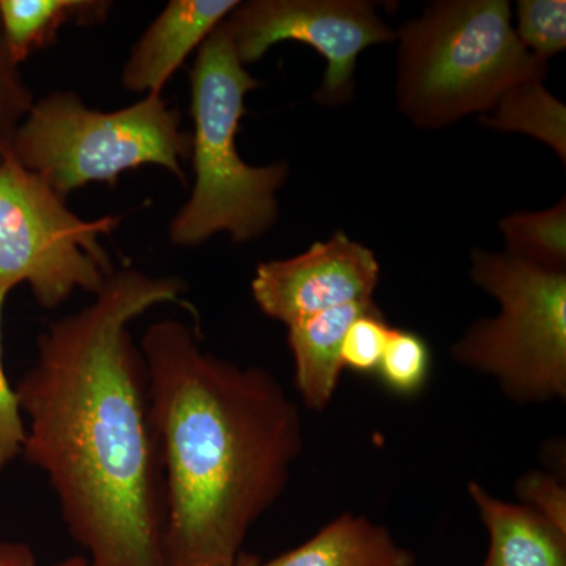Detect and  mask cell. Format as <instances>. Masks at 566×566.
Listing matches in <instances>:
<instances>
[{
    "mask_svg": "<svg viewBox=\"0 0 566 566\" xmlns=\"http://www.w3.org/2000/svg\"><path fill=\"white\" fill-rule=\"evenodd\" d=\"M189 81L193 182L170 222V243L197 248L218 233H229L234 243L259 240L277 222V192L290 167L285 161L251 166L238 153L245 96L260 82L238 59L223 24L197 51Z\"/></svg>",
    "mask_w": 566,
    "mask_h": 566,
    "instance_id": "4",
    "label": "cell"
},
{
    "mask_svg": "<svg viewBox=\"0 0 566 566\" xmlns=\"http://www.w3.org/2000/svg\"><path fill=\"white\" fill-rule=\"evenodd\" d=\"M222 24L244 66L282 41L314 48L327 62L315 99L327 107L352 102L357 59L367 48L397 40L365 0H252L240 2Z\"/></svg>",
    "mask_w": 566,
    "mask_h": 566,
    "instance_id": "8",
    "label": "cell"
},
{
    "mask_svg": "<svg viewBox=\"0 0 566 566\" xmlns=\"http://www.w3.org/2000/svg\"><path fill=\"white\" fill-rule=\"evenodd\" d=\"M471 279L501 308L469 326L452 346L455 363L491 376L515 403L564 401L566 271L543 270L510 253L476 248Z\"/></svg>",
    "mask_w": 566,
    "mask_h": 566,
    "instance_id": "6",
    "label": "cell"
},
{
    "mask_svg": "<svg viewBox=\"0 0 566 566\" xmlns=\"http://www.w3.org/2000/svg\"><path fill=\"white\" fill-rule=\"evenodd\" d=\"M0 566H36L31 547L24 543H0ZM55 566H91L85 557H71Z\"/></svg>",
    "mask_w": 566,
    "mask_h": 566,
    "instance_id": "23",
    "label": "cell"
},
{
    "mask_svg": "<svg viewBox=\"0 0 566 566\" xmlns=\"http://www.w3.org/2000/svg\"><path fill=\"white\" fill-rule=\"evenodd\" d=\"M468 493L490 535L483 566H566V534L545 517L495 497L475 480Z\"/></svg>",
    "mask_w": 566,
    "mask_h": 566,
    "instance_id": "11",
    "label": "cell"
},
{
    "mask_svg": "<svg viewBox=\"0 0 566 566\" xmlns=\"http://www.w3.org/2000/svg\"><path fill=\"white\" fill-rule=\"evenodd\" d=\"M182 282L114 271L92 304L52 322L17 389L22 455L46 474L91 566H166V482L147 367L129 324L180 303Z\"/></svg>",
    "mask_w": 566,
    "mask_h": 566,
    "instance_id": "1",
    "label": "cell"
},
{
    "mask_svg": "<svg viewBox=\"0 0 566 566\" xmlns=\"http://www.w3.org/2000/svg\"><path fill=\"white\" fill-rule=\"evenodd\" d=\"M112 6L107 0H0V33L21 65L55 44L66 25L103 24Z\"/></svg>",
    "mask_w": 566,
    "mask_h": 566,
    "instance_id": "14",
    "label": "cell"
},
{
    "mask_svg": "<svg viewBox=\"0 0 566 566\" xmlns=\"http://www.w3.org/2000/svg\"><path fill=\"white\" fill-rule=\"evenodd\" d=\"M191 133L163 95L123 109H92L77 93L52 92L33 103L11 156L62 197L88 185L115 186L123 174L158 166L186 186Z\"/></svg>",
    "mask_w": 566,
    "mask_h": 566,
    "instance_id": "5",
    "label": "cell"
},
{
    "mask_svg": "<svg viewBox=\"0 0 566 566\" xmlns=\"http://www.w3.org/2000/svg\"><path fill=\"white\" fill-rule=\"evenodd\" d=\"M375 307V301L345 305L289 326L294 385L312 411L322 412L333 401L344 371L342 345L349 324Z\"/></svg>",
    "mask_w": 566,
    "mask_h": 566,
    "instance_id": "12",
    "label": "cell"
},
{
    "mask_svg": "<svg viewBox=\"0 0 566 566\" xmlns=\"http://www.w3.org/2000/svg\"><path fill=\"white\" fill-rule=\"evenodd\" d=\"M20 66L0 33V161L11 155L14 134L35 103Z\"/></svg>",
    "mask_w": 566,
    "mask_h": 566,
    "instance_id": "20",
    "label": "cell"
},
{
    "mask_svg": "<svg viewBox=\"0 0 566 566\" xmlns=\"http://www.w3.org/2000/svg\"><path fill=\"white\" fill-rule=\"evenodd\" d=\"M395 33L397 109L428 132L480 117L510 88L547 74L517 39L506 0H434Z\"/></svg>",
    "mask_w": 566,
    "mask_h": 566,
    "instance_id": "3",
    "label": "cell"
},
{
    "mask_svg": "<svg viewBox=\"0 0 566 566\" xmlns=\"http://www.w3.org/2000/svg\"><path fill=\"white\" fill-rule=\"evenodd\" d=\"M9 294L0 293V474L21 455L25 442V424L17 389L10 385L3 368L2 316Z\"/></svg>",
    "mask_w": 566,
    "mask_h": 566,
    "instance_id": "21",
    "label": "cell"
},
{
    "mask_svg": "<svg viewBox=\"0 0 566 566\" xmlns=\"http://www.w3.org/2000/svg\"><path fill=\"white\" fill-rule=\"evenodd\" d=\"M166 482V566H230L303 452V417L262 367L200 348L178 319L140 345Z\"/></svg>",
    "mask_w": 566,
    "mask_h": 566,
    "instance_id": "2",
    "label": "cell"
},
{
    "mask_svg": "<svg viewBox=\"0 0 566 566\" xmlns=\"http://www.w3.org/2000/svg\"><path fill=\"white\" fill-rule=\"evenodd\" d=\"M430 346L422 335L392 327L376 375L395 394L415 395L430 375Z\"/></svg>",
    "mask_w": 566,
    "mask_h": 566,
    "instance_id": "17",
    "label": "cell"
},
{
    "mask_svg": "<svg viewBox=\"0 0 566 566\" xmlns=\"http://www.w3.org/2000/svg\"><path fill=\"white\" fill-rule=\"evenodd\" d=\"M259 566H416V556L385 526L344 513L304 545Z\"/></svg>",
    "mask_w": 566,
    "mask_h": 566,
    "instance_id": "13",
    "label": "cell"
},
{
    "mask_svg": "<svg viewBox=\"0 0 566 566\" xmlns=\"http://www.w3.org/2000/svg\"><path fill=\"white\" fill-rule=\"evenodd\" d=\"M118 222L117 216L81 218L43 178L7 156L0 161V293L28 285L46 311L77 290L98 293L114 273L99 238Z\"/></svg>",
    "mask_w": 566,
    "mask_h": 566,
    "instance_id": "7",
    "label": "cell"
},
{
    "mask_svg": "<svg viewBox=\"0 0 566 566\" xmlns=\"http://www.w3.org/2000/svg\"><path fill=\"white\" fill-rule=\"evenodd\" d=\"M392 326L386 322L378 305L357 316L346 331L342 345L344 368L356 374H376L381 363Z\"/></svg>",
    "mask_w": 566,
    "mask_h": 566,
    "instance_id": "19",
    "label": "cell"
},
{
    "mask_svg": "<svg viewBox=\"0 0 566 566\" xmlns=\"http://www.w3.org/2000/svg\"><path fill=\"white\" fill-rule=\"evenodd\" d=\"M379 279L375 252L335 232L300 255L260 263L251 286L264 315L292 326L333 308L374 303Z\"/></svg>",
    "mask_w": 566,
    "mask_h": 566,
    "instance_id": "9",
    "label": "cell"
},
{
    "mask_svg": "<svg viewBox=\"0 0 566 566\" xmlns=\"http://www.w3.org/2000/svg\"><path fill=\"white\" fill-rule=\"evenodd\" d=\"M238 6V0H170L134 44L123 66V87L163 95L175 71Z\"/></svg>",
    "mask_w": 566,
    "mask_h": 566,
    "instance_id": "10",
    "label": "cell"
},
{
    "mask_svg": "<svg viewBox=\"0 0 566 566\" xmlns=\"http://www.w3.org/2000/svg\"><path fill=\"white\" fill-rule=\"evenodd\" d=\"M479 120L494 132L534 137L556 153L562 163L566 161V106L543 81L510 88Z\"/></svg>",
    "mask_w": 566,
    "mask_h": 566,
    "instance_id": "15",
    "label": "cell"
},
{
    "mask_svg": "<svg viewBox=\"0 0 566 566\" xmlns=\"http://www.w3.org/2000/svg\"><path fill=\"white\" fill-rule=\"evenodd\" d=\"M515 32L528 52L549 61L566 48L565 0H521Z\"/></svg>",
    "mask_w": 566,
    "mask_h": 566,
    "instance_id": "18",
    "label": "cell"
},
{
    "mask_svg": "<svg viewBox=\"0 0 566 566\" xmlns=\"http://www.w3.org/2000/svg\"><path fill=\"white\" fill-rule=\"evenodd\" d=\"M506 253L547 271H566V200L539 211H515L499 221Z\"/></svg>",
    "mask_w": 566,
    "mask_h": 566,
    "instance_id": "16",
    "label": "cell"
},
{
    "mask_svg": "<svg viewBox=\"0 0 566 566\" xmlns=\"http://www.w3.org/2000/svg\"><path fill=\"white\" fill-rule=\"evenodd\" d=\"M521 504L528 506L566 534V488L556 476L531 471L517 479L515 486Z\"/></svg>",
    "mask_w": 566,
    "mask_h": 566,
    "instance_id": "22",
    "label": "cell"
},
{
    "mask_svg": "<svg viewBox=\"0 0 566 566\" xmlns=\"http://www.w3.org/2000/svg\"><path fill=\"white\" fill-rule=\"evenodd\" d=\"M260 565V558L256 556H253V554L249 553H241L240 557L234 560V564L230 566H259Z\"/></svg>",
    "mask_w": 566,
    "mask_h": 566,
    "instance_id": "24",
    "label": "cell"
}]
</instances>
